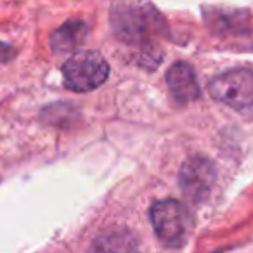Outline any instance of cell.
Masks as SVG:
<instances>
[{
    "label": "cell",
    "mask_w": 253,
    "mask_h": 253,
    "mask_svg": "<svg viewBox=\"0 0 253 253\" xmlns=\"http://www.w3.org/2000/svg\"><path fill=\"white\" fill-rule=\"evenodd\" d=\"M111 30L120 42L137 49H155L165 37L167 21L160 11L146 0L120 2L111 9Z\"/></svg>",
    "instance_id": "cell-1"
},
{
    "label": "cell",
    "mask_w": 253,
    "mask_h": 253,
    "mask_svg": "<svg viewBox=\"0 0 253 253\" xmlns=\"http://www.w3.org/2000/svg\"><path fill=\"white\" fill-rule=\"evenodd\" d=\"M156 238L167 248H180L186 243L191 229V218L187 210L175 200H160L151 205L149 210Z\"/></svg>",
    "instance_id": "cell-2"
},
{
    "label": "cell",
    "mask_w": 253,
    "mask_h": 253,
    "mask_svg": "<svg viewBox=\"0 0 253 253\" xmlns=\"http://www.w3.org/2000/svg\"><path fill=\"white\" fill-rule=\"evenodd\" d=\"M210 95L215 101L238 111L253 109V70L234 68L217 75L208 84Z\"/></svg>",
    "instance_id": "cell-3"
},
{
    "label": "cell",
    "mask_w": 253,
    "mask_h": 253,
    "mask_svg": "<svg viewBox=\"0 0 253 253\" xmlns=\"http://www.w3.org/2000/svg\"><path fill=\"white\" fill-rule=\"evenodd\" d=\"M109 77L106 59L94 50L77 52L63 64V78L73 92H90L101 87Z\"/></svg>",
    "instance_id": "cell-4"
},
{
    "label": "cell",
    "mask_w": 253,
    "mask_h": 253,
    "mask_svg": "<svg viewBox=\"0 0 253 253\" xmlns=\"http://www.w3.org/2000/svg\"><path fill=\"white\" fill-rule=\"evenodd\" d=\"M217 170L211 160L205 156H191L182 163L179 172V186L193 203H203L213 189Z\"/></svg>",
    "instance_id": "cell-5"
},
{
    "label": "cell",
    "mask_w": 253,
    "mask_h": 253,
    "mask_svg": "<svg viewBox=\"0 0 253 253\" xmlns=\"http://www.w3.org/2000/svg\"><path fill=\"white\" fill-rule=\"evenodd\" d=\"M167 84L172 97L180 104L196 101L201 95L196 73L187 63H175L167 71Z\"/></svg>",
    "instance_id": "cell-6"
},
{
    "label": "cell",
    "mask_w": 253,
    "mask_h": 253,
    "mask_svg": "<svg viewBox=\"0 0 253 253\" xmlns=\"http://www.w3.org/2000/svg\"><path fill=\"white\" fill-rule=\"evenodd\" d=\"M205 23L215 35L231 37L248 33L250 18L245 11H229V9L210 7L205 11Z\"/></svg>",
    "instance_id": "cell-7"
},
{
    "label": "cell",
    "mask_w": 253,
    "mask_h": 253,
    "mask_svg": "<svg viewBox=\"0 0 253 253\" xmlns=\"http://www.w3.org/2000/svg\"><path fill=\"white\" fill-rule=\"evenodd\" d=\"M87 37V25L80 19L64 23L50 37V45L54 52H70L75 50Z\"/></svg>",
    "instance_id": "cell-8"
},
{
    "label": "cell",
    "mask_w": 253,
    "mask_h": 253,
    "mask_svg": "<svg viewBox=\"0 0 253 253\" xmlns=\"http://www.w3.org/2000/svg\"><path fill=\"white\" fill-rule=\"evenodd\" d=\"M14 56H16L14 47H11L5 42H0V66L5 64V63H9Z\"/></svg>",
    "instance_id": "cell-9"
}]
</instances>
